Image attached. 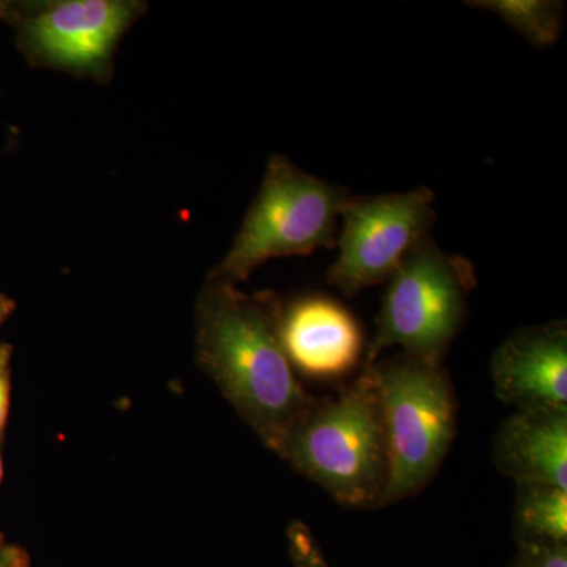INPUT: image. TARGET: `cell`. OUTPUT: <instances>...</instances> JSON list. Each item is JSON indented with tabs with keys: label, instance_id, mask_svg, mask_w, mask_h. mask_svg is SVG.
Listing matches in <instances>:
<instances>
[{
	"label": "cell",
	"instance_id": "obj_9",
	"mask_svg": "<svg viewBox=\"0 0 567 567\" xmlns=\"http://www.w3.org/2000/svg\"><path fill=\"white\" fill-rule=\"evenodd\" d=\"M282 344L298 374L341 380L363 368L364 333L352 312L327 295L284 306Z\"/></svg>",
	"mask_w": 567,
	"mask_h": 567
},
{
	"label": "cell",
	"instance_id": "obj_3",
	"mask_svg": "<svg viewBox=\"0 0 567 567\" xmlns=\"http://www.w3.org/2000/svg\"><path fill=\"white\" fill-rule=\"evenodd\" d=\"M349 189L270 156L259 194L226 257L207 279L238 286L260 265L281 257L333 249Z\"/></svg>",
	"mask_w": 567,
	"mask_h": 567
},
{
	"label": "cell",
	"instance_id": "obj_6",
	"mask_svg": "<svg viewBox=\"0 0 567 567\" xmlns=\"http://www.w3.org/2000/svg\"><path fill=\"white\" fill-rule=\"evenodd\" d=\"M435 193L412 192L347 197L336 246L338 259L328 268L330 286L347 298L386 282L402 259L432 237Z\"/></svg>",
	"mask_w": 567,
	"mask_h": 567
},
{
	"label": "cell",
	"instance_id": "obj_7",
	"mask_svg": "<svg viewBox=\"0 0 567 567\" xmlns=\"http://www.w3.org/2000/svg\"><path fill=\"white\" fill-rule=\"evenodd\" d=\"M141 3L65 0L20 18V44L31 61L78 73H103L118 37Z\"/></svg>",
	"mask_w": 567,
	"mask_h": 567
},
{
	"label": "cell",
	"instance_id": "obj_2",
	"mask_svg": "<svg viewBox=\"0 0 567 567\" xmlns=\"http://www.w3.org/2000/svg\"><path fill=\"white\" fill-rule=\"evenodd\" d=\"M279 457L341 505L379 507L390 457L374 368L363 364L338 394L317 399Z\"/></svg>",
	"mask_w": 567,
	"mask_h": 567
},
{
	"label": "cell",
	"instance_id": "obj_8",
	"mask_svg": "<svg viewBox=\"0 0 567 567\" xmlns=\"http://www.w3.org/2000/svg\"><path fill=\"white\" fill-rule=\"evenodd\" d=\"M491 374L496 398L516 410H567L566 320L507 336L492 357Z\"/></svg>",
	"mask_w": 567,
	"mask_h": 567
},
{
	"label": "cell",
	"instance_id": "obj_15",
	"mask_svg": "<svg viewBox=\"0 0 567 567\" xmlns=\"http://www.w3.org/2000/svg\"><path fill=\"white\" fill-rule=\"evenodd\" d=\"M11 360H13V347L2 342L0 344V442L6 440V429L10 415Z\"/></svg>",
	"mask_w": 567,
	"mask_h": 567
},
{
	"label": "cell",
	"instance_id": "obj_19",
	"mask_svg": "<svg viewBox=\"0 0 567 567\" xmlns=\"http://www.w3.org/2000/svg\"><path fill=\"white\" fill-rule=\"evenodd\" d=\"M3 480V442H0V484Z\"/></svg>",
	"mask_w": 567,
	"mask_h": 567
},
{
	"label": "cell",
	"instance_id": "obj_10",
	"mask_svg": "<svg viewBox=\"0 0 567 567\" xmlns=\"http://www.w3.org/2000/svg\"><path fill=\"white\" fill-rule=\"evenodd\" d=\"M494 462L516 484L567 491V410H516L496 432Z\"/></svg>",
	"mask_w": 567,
	"mask_h": 567
},
{
	"label": "cell",
	"instance_id": "obj_18",
	"mask_svg": "<svg viewBox=\"0 0 567 567\" xmlns=\"http://www.w3.org/2000/svg\"><path fill=\"white\" fill-rule=\"evenodd\" d=\"M14 7H11L9 2H0V20H10V18H14ZM20 20V17H17Z\"/></svg>",
	"mask_w": 567,
	"mask_h": 567
},
{
	"label": "cell",
	"instance_id": "obj_1",
	"mask_svg": "<svg viewBox=\"0 0 567 567\" xmlns=\"http://www.w3.org/2000/svg\"><path fill=\"white\" fill-rule=\"evenodd\" d=\"M281 297L205 281L194 312V358L238 416L274 453L317 404L282 344Z\"/></svg>",
	"mask_w": 567,
	"mask_h": 567
},
{
	"label": "cell",
	"instance_id": "obj_12",
	"mask_svg": "<svg viewBox=\"0 0 567 567\" xmlns=\"http://www.w3.org/2000/svg\"><path fill=\"white\" fill-rule=\"evenodd\" d=\"M465 3L473 9L492 11L537 50L554 47L565 25L566 7L558 0H475Z\"/></svg>",
	"mask_w": 567,
	"mask_h": 567
},
{
	"label": "cell",
	"instance_id": "obj_17",
	"mask_svg": "<svg viewBox=\"0 0 567 567\" xmlns=\"http://www.w3.org/2000/svg\"><path fill=\"white\" fill-rule=\"evenodd\" d=\"M14 309H17L14 300H11V298L7 297L6 293H0V327H2L3 322H6L11 315H13Z\"/></svg>",
	"mask_w": 567,
	"mask_h": 567
},
{
	"label": "cell",
	"instance_id": "obj_13",
	"mask_svg": "<svg viewBox=\"0 0 567 567\" xmlns=\"http://www.w3.org/2000/svg\"><path fill=\"white\" fill-rule=\"evenodd\" d=\"M293 567H330L311 529L303 522H292L287 528Z\"/></svg>",
	"mask_w": 567,
	"mask_h": 567
},
{
	"label": "cell",
	"instance_id": "obj_11",
	"mask_svg": "<svg viewBox=\"0 0 567 567\" xmlns=\"http://www.w3.org/2000/svg\"><path fill=\"white\" fill-rule=\"evenodd\" d=\"M514 536L518 544H567V491L551 484H516Z\"/></svg>",
	"mask_w": 567,
	"mask_h": 567
},
{
	"label": "cell",
	"instance_id": "obj_5",
	"mask_svg": "<svg viewBox=\"0 0 567 567\" xmlns=\"http://www.w3.org/2000/svg\"><path fill=\"white\" fill-rule=\"evenodd\" d=\"M386 284L363 364H375L380 353L391 347L443 364L476 289L475 265L464 256L443 251L429 237L406 254Z\"/></svg>",
	"mask_w": 567,
	"mask_h": 567
},
{
	"label": "cell",
	"instance_id": "obj_16",
	"mask_svg": "<svg viewBox=\"0 0 567 567\" xmlns=\"http://www.w3.org/2000/svg\"><path fill=\"white\" fill-rule=\"evenodd\" d=\"M0 567H31L28 550L18 544L9 543L2 533H0Z\"/></svg>",
	"mask_w": 567,
	"mask_h": 567
},
{
	"label": "cell",
	"instance_id": "obj_14",
	"mask_svg": "<svg viewBox=\"0 0 567 567\" xmlns=\"http://www.w3.org/2000/svg\"><path fill=\"white\" fill-rule=\"evenodd\" d=\"M511 567H567V544H518Z\"/></svg>",
	"mask_w": 567,
	"mask_h": 567
},
{
	"label": "cell",
	"instance_id": "obj_4",
	"mask_svg": "<svg viewBox=\"0 0 567 567\" xmlns=\"http://www.w3.org/2000/svg\"><path fill=\"white\" fill-rule=\"evenodd\" d=\"M385 423L390 477L379 507L423 492L457 434V401L445 365L401 353L372 364Z\"/></svg>",
	"mask_w": 567,
	"mask_h": 567
}]
</instances>
